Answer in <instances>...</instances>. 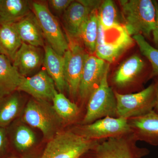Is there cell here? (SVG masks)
Here are the masks:
<instances>
[{"label":"cell","mask_w":158,"mask_h":158,"mask_svg":"<svg viewBox=\"0 0 158 158\" xmlns=\"http://www.w3.org/2000/svg\"><path fill=\"white\" fill-rule=\"evenodd\" d=\"M11 155L21 158H40L46 142L42 133L19 118L6 128Z\"/></svg>","instance_id":"1"},{"label":"cell","mask_w":158,"mask_h":158,"mask_svg":"<svg viewBox=\"0 0 158 158\" xmlns=\"http://www.w3.org/2000/svg\"><path fill=\"white\" fill-rule=\"evenodd\" d=\"M125 28L130 35L141 34L150 38L155 28V5L151 0L119 1Z\"/></svg>","instance_id":"2"},{"label":"cell","mask_w":158,"mask_h":158,"mask_svg":"<svg viewBox=\"0 0 158 158\" xmlns=\"http://www.w3.org/2000/svg\"><path fill=\"white\" fill-rule=\"evenodd\" d=\"M20 118L39 130L46 142L65 128L52 102L32 97L27 101Z\"/></svg>","instance_id":"3"},{"label":"cell","mask_w":158,"mask_h":158,"mask_svg":"<svg viewBox=\"0 0 158 158\" xmlns=\"http://www.w3.org/2000/svg\"><path fill=\"white\" fill-rule=\"evenodd\" d=\"M99 142L65 129L47 142L40 158H87Z\"/></svg>","instance_id":"4"},{"label":"cell","mask_w":158,"mask_h":158,"mask_svg":"<svg viewBox=\"0 0 158 158\" xmlns=\"http://www.w3.org/2000/svg\"><path fill=\"white\" fill-rule=\"evenodd\" d=\"M108 68L100 83L88 100L86 113L80 125L89 124L106 116L117 117L115 93L108 81Z\"/></svg>","instance_id":"5"},{"label":"cell","mask_w":158,"mask_h":158,"mask_svg":"<svg viewBox=\"0 0 158 158\" xmlns=\"http://www.w3.org/2000/svg\"><path fill=\"white\" fill-rule=\"evenodd\" d=\"M117 117L129 119L154 110L156 103L154 83L138 93L121 94L115 91Z\"/></svg>","instance_id":"6"},{"label":"cell","mask_w":158,"mask_h":158,"mask_svg":"<svg viewBox=\"0 0 158 158\" xmlns=\"http://www.w3.org/2000/svg\"><path fill=\"white\" fill-rule=\"evenodd\" d=\"M31 7L48 45L59 55L64 56L69 49V44L58 19L45 3L33 2Z\"/></svg>","instance_id":"7"},{"label":"cell","mask_w":158,"mask_h":158,"mask_svg":"<svg viewBox=\"0 0 158 158\" xmlns=\"http://www.w3.org/2000/svg\"><path fill=\"white\" fill-rule=\"evenodd\" d=\"M133 133L108 138L99 142L87 156L90 158H141L149 153L148 149L138 147Z\"/></svg>","instance_id":"8"},{"label":"cell","mask_w":158,"mask_h":158,"mask_svg":"<svg viewBox=\"0 0 158 158\" xmlns=\"http://www.w3.org/2000/svg\"><path fill=\"white\" fill-rule=\"evenodd\" d=\"M71 129L86 139L97 141L133 133L128 119L110 116L100 118L89 124H79Z\"/></svg>","instance_id":"9"},{"label":"cell","mask_w":158,"mask_h":158,"mask_svg":"<svg viewBox=\"0 0 158 158\" xmlns=\"http://www.w3.org/2000/svg\"><path fill=\"white\" fill-rule=\"evenodd\" d=\"M64 54V74L67 91L74 102L78 98L79 87L85 62L89 54L75 40H71Z\"/></svg>","instance_id":"10"},{"label":"cell","mask_w":158,"mask_h":158,"mask_svg":"<svg viewBox=\"0 0 158 158\" xmlns=\"http://www.w3.org/2000/svg\"><path fill=\"white\" fill-rule=\"evenodd\" d=\"M109 63L94 55H89L85 62L79 87L78 98L85 103L100 83Z\"/></svg>","instance_id":"11"},{"label":"cell","mask_w":158,"mask_h":158,"mask_svg":"<svg viewBox=\"0 0 158 158\" xmlns=\"http://www.w3.org/2000/svg\"><path fill=\"white\" fill-rule=\"evenodd\" d=\"M18 91L25 92L31 97L52 102L58 93L56 85L45 70H41L31 77H24Z\"/></svg>","instance_id":"12"},{"label":"cell","mask_w":158,"mask_h":158,"mask_svg":"<svg viewBox=\"0 0 158 158\" xmlns=\"http://www.w3.org/2000/svg\"><path fill=\"white\" fill-rule=\"evenodd\" d=\"M44 56L40 48L23 43L12 64L22 76L29 77L43 64Z\"/></svg>","instance_id":"13"},{"label":"cell","mask_w":158,"mask_h":158,"mask_svg":"<svg viewBox=\"0 0 158 158\" xmlns=\"http://www.w3.org/2000/svg\"><path fill=\"white\" fill-rule=\"evenodd\" d=\"M128 121L137 140L158 145V113L152 110L143 116L130 118Z\"/></svg>","instance_id":"14"},{"label":"cell","mask_w":158,"mask_h":158,"mask_svg":"<svg viewBox=\"0 0 158 158\" xmlns=\"http://www.w3.org/2000/svg\"><path fill=\"white\" fill-rule=\"evenodd\" d=\"M91 11L79 1H73L62 15L63 27L71 40H79L82 26Z\"/></svg>","instance_id":"15"},{"label":"cell","mask_w":158,"mask_h":158,"mask_svg":"<svg viewBox=\"0 0 158 158\" xmlns=\"http://www.w3.org/2000/svg\"><path fill=\"white\" fill-rule=\"evenodd\" d=\"M135 42L124 27L113 41H106L102 45L96 46V56L107 63H113L131 47Z\"/></svg>","instance_id":"16"},{"label":"cell","mask_w":158,"mask_h":158,"mask_svg":"<svg viewBox=\"0 0 158 158\" xmlns=\"http://www.w3.org/2000/svg\"><path fill=\"white\" fill-rule=\"evenodd\" d=\"M27 101L18 90L0 98V127L6 128L19 118Z\"/></svg>","instance_id":"17"},{"label":"cell","mask_w":158,"mask_h":158,"mask_svg":"<svg viewBox=\"0 0 158 158\" xmlns=\"http://www.w3.org/2000/svg\"><path fill=\"white\" fill-rule=\"evenodd\" d=\"M144 60L137 55H133L122 62L116 71L112 81L118 88H124L135 81L144 70Z\"/></svg>","instance_id":"18"},{"label":"cell","mask_w":158,"mask_h":158,"mask_svg":"<svg viewBox=\"0 0 158 158\" xmlns=\"http://www.w3.org/2000/svg\"><path fill=\"white\" fill-rule=\"evenodd\" d=\"M44 48L43 64L45 71L54 81L58 92L64 94L67 91V87L64 74V57L56 52L48 44Z\"/></svg>","instance_id":"19"},{"label":"cell","mask_w":158,"mask_h":158,"mask_svg":"<svg viewBox=\"0 0 158 158\" xmlns=\"http://www.w3.org/2000/svg\"><path fill=\"white\" fill-rule=\"evenodd\" d=\"M14 25L23 43L37 47H45V38L32 11L22 19L15 23Z\"/></svg>","instance_id":"20"},{"label":"cell","mask_w":158,"mask_h":158,"mask_svg":"<svg viewBox=\"0 0 158 158\" xmlns=\"http://www.w3.org/2000/svg\"><path fill=\"white\" fill-rule=\"evenodd\" d=\"M23 78L11 61L0 53V98L17 90Z\"/></svg>","instance_id":"21"},{"label":"cell","mask_w":158,"mask_h":158,"mask_svg":"<svg viewBox=\"0 0 158 158\" xmlns=\"http://www.w3.org/2000/svg\"><path fill=\"white\" fill-rule=\"evenodd\" d=\"M32 12L27 0H0V24H13Z\"/></svg>","instance_id":"22"},{"label":"cell","mask_w":158,"mask_h":158,"mask_svg":"<svg viewBox=\"0 0 158 158\" xmlns=\"http://www.w3.org/2000/svg\"><path fill=\"white\" fill-rule=\"evenodd\" d=\"M22 44L14 23L0 24V53L12 63Z\"/></svg>","instance_id":"23"},{"label":"cell","mask_w":158,"mask_h":158,"mask_svg":"<svg viewBox=\"0 0 158 158\" xmlns=\"http://www.w3.org/2000/svg\"><path fill=\"white\" fill-rule=\"evenodd\" d=\"M52 104L65 127L76 121L81 113L77 105L64 94L57 93L53 98Z\"/></svg>","instance_id":"24"},{"label":"cell","mask_w":158,"mask_h":158,"mask_svg":"<svg viewBox=\"0 0 158 158\" xmlns=\"http://www.w3.org/2000/svg\"><path fill=\"white\" fill-rule=\"evenodd\" d=\"M98 10L90 12L82 26L80 32L79 40L84 44L85 49L89 55L95 53L97 38L98 28Z\"/></svg>","instance_id":"25"},{"label":"cell","mask_w":158,"mask_h":158,"mask_svg":"<svg viewBox=\"0 0 158 158\" xmlns=\"http://www.w3.org/2000/svg\"><path fill=\"white\" fill-rule=\"evenodd\" d=\"M97 11L99 23L106 31L122 26L116 4L112 0L103 1Z\"/></svg>","instance_id":"26"},{"label":"cell","mask_w":158,"mask_h":158,"mask_svg":"<svg viewBox=\"0 0 158 158\" xmlns=\"http://www.w3.org/2000/svg\"><path fill=\"white\" fill-rule=\"evenodd\" d=\"M132 37L138 44L141 53L151 64L152 71L150 77L158 76V49L151 45L141 34L135 35Z\"/></svg>","instance_id":"27"},{"label":"cell","mask_w":158,"mask_h":158,"mask_svg":"<svg viewBox=\"0 0 158 158\" xmlns=\"http://www.w3.org/2000/svg\"><path fill=\"white\" fill-rule=\"evenodd\" d=\"M11 155L6 128L0 127V158H8Z\"/></svg>","instance_id":"28"},{"label":"cell","mask_w":158,"mask_h":158,"mask_svg":"<svg viewBox=\"0 0 158 158\" xmlns=\"http://www.w3.org/2000/svg\"><path fill=\"white\" fill-rule=\"evenodd\" d=\"M73 1L71 0H50L48 7L57 14L62 15Z\"/></svg>","instance_id":"29"},{"label":"cell","mask_w":158,"mask_h":158,"mask_svg":"<svg viewBox=\"0 0 158 158\" xmlns=\"http://www.w3.org/2000/svg\"><path fill=\"white\" fill-rule=\"evenodd\" d=\"M106 31L98 22V31L97 38L96 46L102 45L105 43L106 41Z\"/></svg>","instance_id":"30"},{"label":"cell","mask_w":158,"mask_h":158,"mask_svg":"<svg viewBox=\"0 0 158 158\" xmlns=\"http://www.w3.org/2000/svg\"><path fill=\"white\" fill-rule=\"evenodd\" d=\"M79 2L84 6L89 8L91 11L98 10L102 1H91V0H79Z\"/></svg>","instance_id":"31"},{"label":"cell","mask_w":158,"mask_h":158,"mask_svg":"<svg viewBox=\"0 0 158 158\" xmlns=\"http://www.w3.org/2000/svg\"><path fill=\"white\" fill-rule=\"evenodd\" d=\"M155 5L156 9V23L155 28L154 29L152 32L153 39L154 42L158 49V3L156 1H153Z\"/></svg>","instance_id":"32"},{"label":"cell","mask_w":158,"mask_h":158,"mask_svg":"<svg viewBox=\"0 0 158 158\" xmlns=\"http://www.w3.org/2000/svg\"><path fill=\"white\" fill-rule=\"evenodd\" d=\"M154 84L155 86L156 103V106L153 110L156 113H158V80L155 83H154Z\"/></svg>","instance_id":"33"},{"label":"cell","mask_w":158,"mask_h":158,"mask_svg":"<svg viewBox=\"0 0 158 158\" xmlns=\"http://www.w3.org/2000/svg\"><path fill=\"white\" fill-rule=\"evenodd\" d=\"M8 158H21L19 157H18L17 156H15L14 155H11L8 157Z\"/></svg>","instance_id":"34"},{"label":"cell","mask_w":158,"mask_h":158,"mask_svg":"<svg viewBox=\"0 0 158 158\" xmlns=\"http://www.w3.org/2000/svg\"></svg>","instance_id":"35"}]
</instances>
